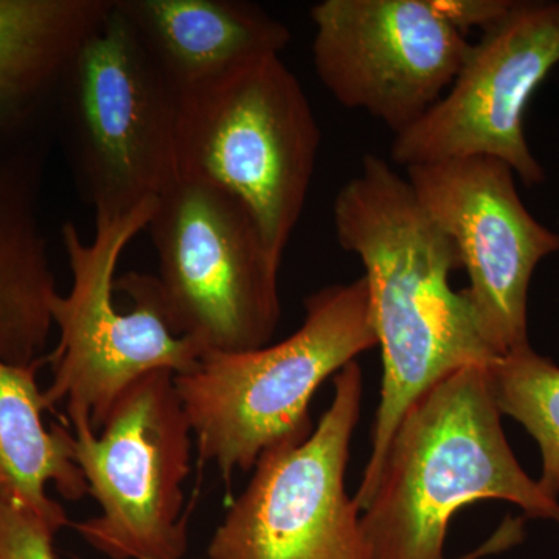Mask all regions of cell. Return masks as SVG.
Listing matches in <instances>:
<instances>
[{
    "label": "cell",
    "mask_w": 559,
    "mask_h": 559,
    "mask_svg": "<svg viewBox=\"0 0 559 559\" xmlns=\"http://www.w3.org/2000/svg\"><path fill=\"white\" fill-rule=\"evenodd\" d=\"M310 14L320 83L393 135L447 94L471 49L436 0H322Z\"/></svg>",
    "instance_id": "obj_13"
},
{
    "label": "cell",
    "mask_w": 559,
    "mask_h": 559,
    "mask_svg": "<svg viewBox=\"0 0 559 559\" xmlns=\"http://www.w3.org/2000/svg\"><path fill=\"white\" fill-rule=\"evenodd\" d=\"M112 0H0V359L38 362L58 296L40 191L62 81Z\"/></svg>",
    "instance_id": "obj_2"
},
{
    "label": "cell",
    "mask_w": 559,
    "mask_h": 559,
    "mask_svg": "<svg viewBox=\"0 0 559 559\" xmlns=\"http://www.w3.org/2000/svg\"><path fill=\"white\" fill-rule=\"evenodd\" d=\"M70 423L76 465L102 509L76 532L110 559H182L193 430L175 373L151 371L131 384L100 432L87 419Z\"/></svg>",
    "instance_id": "obj_9"
},
{
    "label": "cell",
    "mask_w": 559,
    "mask_h": 559,
    "mask_svg": "<svg viewBox=\"0 0 559 559\" xmlns=\"http://www.w3.org/2000/svg\"><path fill=\"white\" fill-rule=\"evenodd\" d=\"M154 289L173 333L207 353L266 347L280 322V261L234 194L179 178L148 224Z\"/></svg>",
    "instance_id": "obj_8"
},
{
    "label": "cell",
    "mask_w": 559,
    "mask_h": 559,
    "mask_svg": "<svg viewBox=\"0 0 559 559\" xmlns=\"http://www.w3.org/2000/svg\"><path fill=\"white\" fill-rule=\"evenodd\" d=\"M154 64L180 97L282 53L289 28L241 0H116Z\"/></svg>",
    "instance_id": "obj_14"
},
{
    "label": "cell",
    "mask_w": 559,
    "mask_h": 559,
    "mask_svg": "<svg viewBox=\"0 0 559 559\" xmlns=\"http://www.w3.org/2000/svg\"><path fill=\"white\" fill-rule=\"evenodd\" d=\"M489 385L502 415L520 421L538 441L543 474L538 481L549 498L559 495V367L524 347L487 366Z\"/></svg>",
    "instance_id": "obj_16"
},
{
    "label": "cell",
    "mask_w": 559,
    "mask_h": 559,
    "mask_svg": "<svg viewBox=\"0 0 559 559\" xmlns=\"http://www.w3.org/2000/svg\"><path fill=\"white\" fill-rule=\"evenodd\" d=\"M318 119L280 55L183 95L179 178L238 198L282 259L299 224L320 148Z\"/></svg>",
    "instance_id": "obj_7"
},
{
    "label": "cell",
    "mask_w": 559,
    "mask_h": 559,
    "mask_svg": "<svg viewBox=\"0 0 559 559\" xmlns=\"http://www.w3.org/2000/svg\"><path fill=\"white\" fill-rule=\"evenodd\" d=\"M448 21L466 35L471 28L488 31L498 24L513 5V0H436Z\"/></svg>",
    "instance_id": "obj_18"
},
{
    "label": "cell",
    "mask_w": 559,
    "mask_h": 559,
    "mask_svg": "<svg viewBox=\"0 0 559 559\" xmlns=\"http://www.w3.org/2000/svg\"><path fill=\"white\" fill-rule=\"evenodd\" d=\"M558 64L559 0H513L509 13L471 44L447 94L393 138L392 160L407 168L495 157L525 186H539L546 171L525 138V110Z\"/></svg>",
    "instance_id": "obj_11"
},
{
    "label": "cell",
    "mask_w": 559,
    "mask_h": 559,
    "mask_svg": "<svg viewBox=\"0 0 559 559\" xmlns=\"http://www.w3.org/2000/svg\"><path fill=\"white\" fill-rule=\"evenodd\" d=\"M60 528L38 514L0 499V559H57L53 539Z\"/></svg>",
    "instance_id": "obj_17"
},
{
    "label": "cell",
    "mask_w": 559,
    "mask_h": 559,
    "mask_svg": "<svg viewBox=\"0 0 559 559\" xmlns=\"http://www.w3.org/2000/svg\"><path fill=\"white\" fill-rule=\"evenodd\" d=\"M342 249L366 267L371 322L382 353L380 407L356 507H369L390 441L404 414L429 388L465 366L496 360L463 293L451 288L462 267L451 238L419 205L406 176L377 154L334 198Z\"/></svg>",
    "instance_id": "obj_1"
},
{
    "label": "cell",
    "mask_w": 559,
    "mask_h": 559,
    "mask_svg": "<svg viewBox=\"0 0 559 559\" xmlns=\"http://www.w3.org/2000/svg\"><path fill=\"white\" fill-rule=\"evenodd\" d=\"M40 362L0 359V499L61 530L69 525L68 513L47 487L53 485L68 500L84 498L90 488L75 462L73 433L44 425L43 414L51 407L38 384Z\"/></svg>",
    "instance_id": "obj_15"
},
{
    "label": "cell",
    "mask_w": 559,
    "mask_h": 559,
    "mask_svg": "<svg viewBox=\"0 0 559 559\" xmlns=\"http://www.w3.org/2000/svg\"><path fill=\"white\" fill-rule=\"evenodd\" d=\"M157 200L117 218L95 219L91 241L75 224L62 227L72 286L51 304L60 341L50 355L53 380L44 390L50 407L68 404L70 421L87 419L100 432L114 404L151 371L189 373L204 353L173 333L160 310L153 275L116 278L121 253L148 229Z\"/></svg>",
    "instance_id": "obj_5"
},
{
    "label": "cell",
    "mask_w": 559,
    "mask_h": 559,
    "mask_svg": "<svg viewBox=\"0 0 559 559\" xmlns=\"http://www.w3.org/2000/svg\"><path fill=\"white\" fill-rule=\"evenodd\" d=\"M378 347L369 283L360 277L316 290L288 340L242 353H207L175 374L201 459L229 479L261 455L312 433L310 406L320 384Z\"/></svg>",
    "instance_id": "obj_4"
},
{
    "label": "cell",
    "mask_w": 559,
    "mask_h": 559,
    "mask_svg": "<svg viewBox=\"0 0 559 559\" xmlns=\"http://www.w3.org/2000/svg\"><path fill=\"white\" fill-rule=\"evenodd\" d=\"M415 197L454 242L469 286L462 290L496 358L528 347L533 272L559 252V231L543 226L518 193L516 175L488 156L411 165Z\"/></svg>",
    "instance_id": "obj_12"
},
{
    "label": "cell",
    "mask_w": 559,
    "mask_h": 559,
    "mask_svg": "<svg viewBox=\"0 0 559 559\" xmlns=\"http://www.w3.org/2000/svg\"><path fill=\"white\" fill-rule=\"evenodd\" d=\"M362 390L353 360L334 377L333 401L311 436L261 455L210 540V559H373L345 492Z\"/></svg>",
    "instance_id": "obj_10"
},
{
    "label": "cell",
    "mask_w": 559,
    "mask_h": 559,
    "mask_svg": "<svg viewBox=\"0 0 559 559\" xmlns=\"http://www.w3.org/2000/svg\"><path fill=\"white\" fill-rule=\"evenodd\" d=\"M180 106L112 0L66 70L58 119L95 219L159 200L179 179Z\"/></svg>",
    "instance_id": "obj_6"
},
{
    "label": "cell",
    "mask_w": 559,
    "mask_h": 559,
    "mask_svg": "<svg viewBox=\"0 0 559 559\" xmlns=\"http://www.w3.org/2000/svg\"><path fill=\"white\" fill-rule=\"evenodd\" d=\"M522 524H524L522 520L507 518L491 538L485 540L476 550L459 559H480L487 557V555L499 554V551L509 549L522 539Z\"/></svg>",
    "instance_id": "obj_19"
},
{
    "label": "cell",
    "mask_w": 559,
    "mask_h": 559,
    "mask_svg": "<svg viewBox=\"0 0 559 559\" xmlns=\"http://www.w3.org/2000/svg\"><path fill=\"white\" fill-rule=\"evenodd\" d=\"M487 366H465L426 390L390 441L360 516L373 559H444L452 516L480 499L559 524V502L521 468L500 423Z\"/></svg>",
    "instance_id": "obj_3"
}]
</instances>
